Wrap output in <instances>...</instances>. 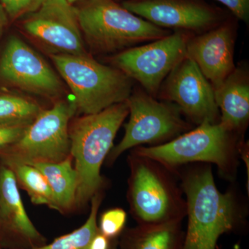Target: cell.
<instances>
[{
	"mask_svg": "<svg viewBox=\"0 0 249 249\" xmlns=\"http://www.w3.org/2000/svg\"><path fill=\"white\" fill-rule=\"evenodd\" d=\"M30 165L40 170L47 179L56 211L63 212L71 209L76 200L78 179L71 155L57 163H34Z\"/></svg>",
	"mask_w": 249,
	"mask_h": 249,
	"instance_id": "18",
	"label": "cell"
},
{
	"mask_svg": "<svg viewBox=\"0 0 249 249\" xmlns=\"http://www.w3.org/2000/svg\"><path fill=\"white\" fill-rule=\"evenodd\" d=\"M233 249H241L240 246L238 245H235L233 247Z\"/></svg>",
	"mask_w": 249,
	"mask_h": 249,
	"instance_id": "29",
	"label": "cell"
},
{
	"mask_svg": "<svg viewBox=\"0 0 249 249\" xmlns=\"http://www.w3.org/2000/svg\"><path fill=\"white\" fill-rule=\"evenodd\" d=\"M7 15L3 9L2 6L0 4V36L2 34V31L7 22Z\"/></svg>",
	"mask_w": 249,
	"mask_h": 249,
	"instance_id": "27",
	"label": "cell"
},
{
	"mask_svg": "<svg viewBox=\"0 0 249 249\" xmlns=\"http://www.w3.org/2000/svg\"><path fill=\"white\" fill-rule=\"evenodd\" d=\"M109 248H110V240L98 232L91 241L89 249H109Z\"/></svg>",
	"mask_w": 249,
	"mask_h": 249,
	"instance_id": "26",
	"label": "cell"
},
{
	"mask_svg": "<svg viewBox=\"0 0 249 249\" xmlns=\"http://www.w3.org/2000/svg\"><path fill=\"white\" fill-rule=\"evenodd\" d=\"M241 137L220 122H204L170 142L154 146H139L133 152L170 170L194 162L213 163L224 178H231L236 173Z\"/></svg>",
	"mask_w": 249,
	"mask_h": 249,
	"instance_id": "3",
	"label": "cell"
},
{
	"mask_svg": "<svg viewBox=\"0 0 249 249\" xmlns=\"http://www.w3.org/2000/svg\"><path fill=\"white\" fill-rule=\"evenodd\" d=\"M173 103L193 124H217L220 114L214 91L196 62L185 57L167 76L157 98Z\"/></svg>",
	"mask_w": 249,
	"mask_h": 249,
	"instance_id": "11",
	"label": "cell"
},
{
	"mask_svg": "<svg viewBox=\"0 0 249 249\" xmlns=\"http://www.w3.org/2000/svg\"><path fill=\"white\" fill-rule=\"evenodd\" d=\"M0 221L19 241L20 249L39 247L47 242L28 216L16 176L6 165L0 169Z\"/></svg>",
	"mask_w": 249,
	"mask_h": 249,
	"instance_id": "15",
	"label": "cell"
},
{
	"mask_svg": "<svg viewBox=\"0 0 249 249\" xmlns=\"http://www.w3.org/2000/svg\"><path fill=\"white\" fill-rule=\"evenodd\" d=\"M126 221L127 214L124 210H108L100 219L99 226H98L99 233L110 240L116 238L124 231Z\"/></svg>",
	"mask_w": 249,
	"mask_h": 249,
	"instance_id": "23",
	"label": "cell"
},
{
	"mask_svg": "<svg viewBox=\"0 0 249 249\" xmlns=\"http://www.w3.org/2000/svg\"><path fill=\"white\" fill-rule=\"evenodd\" d=\"M191 36L173 31L162 38L115 53L108 60L110 66L137 81L142 89L157 98L165 78L186 56V44Z\"/></svg>",
	"mask_w": 249,
	"mask_h": 249,
	"instance_id": "8",
	"label": "cell"
},
{
	"mask_svg": "<svg viewBox=\"0 0 249 249\" xmlns=\"http://www.w3.org/2000/svg\"><path fill=\"white\" fill-rule=\"evenodd\" d=\"M220 114L219 122L242 137L249 122V70L247 63H239L234 71L214 89Z\"/></svg>",
	"mask_w": 249,
	"mask_h": 249,
	"instance_id": "16",
	"label": "cell"
},
{
	"mask_svg": "<svg viewBox=\"0 0 249 249\" xmlns=\"http://www.w3.org/2000/svg\"><path fill=\"white\" fill-rule=\"evenodd\" d=\"M91 201V212L82 227L70 233L58 237L49 245L45 244L32 248L17 249H89L91 241L99 232L97 224L98 211L101 202L99 193L95 195Z\"/></svg>",
	"mask_w": 249,
	"mask_h": 249,
	"instance_id": "20",
	"label": "cell"
},
{
	"mask_svg": "<svg viewBox=\"0 0 249 249\" xmlns=\"http://www.w3.org/2000/svg\"><path fill=\"white\" fill-rule=\"evenodd\" d=\"M69 2L71 3V4H73V3L76 2V1H84V0H67ZM85 1H88V0H85Z\"/></svg>",
	"mask_w": 249,
	"mask_h": 249,
	"instance_id": "28",
	"label": "cell"
},
{
	"mask_svg": "<svg viewBox=\"0 0 249 249\" xmlns=\"http://www.w3.org/2000/svg\"><path fill=\"white\" fill-rule=\"evenodd\" d=\"M22 27L52 53L88 54L77 8L67 0H44L35 12L27 16Z\"/></svg>",
	"mask_w": 249,
	"mask_h": 249,
	"instance_id": "12",
	"label": "cell"
},
{
	"mask_svg": "<svg viewBox=\"0 0 249 249\" xmlns=\"http://www.w3.org/2000/svg\"><path fill=\"white\" fill-rule=\"evenodd\" d=\"M5 164L12 170L18 183L27 192L33 204L45 205L56 211L53 196L47 179L36 167L4 156Z\"/></svg>",
	"mask_w": 249,
	"mask_h": 249,
	"instance_id": "19",
	"label": "cell"
},
{
	"mask_svg": "<svg viewBox=\"0 0 249 249\" xmlns=\"http://www.w3.org/2000/svg\"><path fill=\"white\" fill-rule=\"evenodd\" d=\"M34 119H0V152L4 153L22 137Z\"/></svg>",
	"mask_w": 249,
	"mask_h": 249,
	"instance_id": "22",
	"label": "cell"
},
{
	"mask_svg": "<svg viewBox=\"0 0 249 249\" xmlns=\"http://www.w3.org/2000/svg\"><path fill=\"white\" fill-rule=\"evenodd\" d=\"M126 102L129 121L124 125V137L111 149L109 161L129 149L143 144L160 145L193 129L175 104L158 101L142 88L133 90Z\"/></svg>",
	"mask_w": 249,
	"mask_h": 249,
	"instance_id": "7",
	"label": "cell"
},
{
	"mask_svg": "<svg viewBox=\"0 0 249 249\" xmlns=\"http://www.w3.org/2000/svg\"><path fill=\"white\" fill-rule=\"evenodd\" d=\"M50 57L73 93L76 111L84 115L125 102L133 91V80L115 67L98 62L89 53H52Z\"/></svg>",
	"mask_w": 249,
	"mask_h": 249,
	"instance_id": "5",
	"label": "cell"
},
{
	"mask_svg": "<svg viewBox=\"0 0 249 249\" xmlns=\"http://www.w3.org/2000/svg\"><path fill=\"white\" fill-rule=\"evenodd\" d=\"M124 7L161 29L198 35L229 16L205 0H124Z\"/></svg>",
	"mask_w": 249,
	"mask_h": 249,
	"instance_id": "10",
	"label": "cell"
},
{
	"mask_svg": "<svg viewBox=\"0 0 249 249\" xmlns=\"http://www.w3.org/2000/svg\"><path fill=\"white\" fill-rule=\"evenodd\" d=\"M228 17L217 27L192 36L186 44V56L192 59L214 89L235 70L234 60L237 23Z\"/></svg>",
	"mask_w": 249,
	"mask_h": 249,
	"instance_id": "14",
	"label": "cell"
},
{
	"mask_svg": "<svg viewBox=\"0 0 249 249\" xmlns=\"http://www.w3.org/2000/svg\"><path fill=\"white\" fill-rule=\"evenodd\" d=\"M182 221L139 225L124 229L121 249H182L185 232Z\"/></svg>",
	"mask_w": 249,
	"mask_h": 249,
	"instance_id": "17",
	"label": "cell"
},
{
	"mask_svg": "<svg viewBox=\"0 0 249 249\" xmlns=\"http://www.w3.org/2000/svg\"><path fill=\"white\" fill-rule=\"evenodd\" d=\"M77 13L85 42L98 53H119L173 32L134 14L116 0H88Z\"/></svg>",
	"mask_w": 249,
	"mask_h": 249,
	"instance_id": "4",
	"label": "cell"
},
{
	"mask_svg": "<svg viewBox=\"0 0 249 249\" xmlns=\"http://www.w3.org/2000/svg\"><path fill=\"white\" fill-rule=\"evenodd\" d=\"M224 5L232 16L246 24L249 22V0H217Z\"/></svg>",
	"mask_w": 249,
	"mask_h": 249,
	"instance_id": "25",
	"label": "cell"
},
{
	"mask_svg": "<svg viewBox=\"0 0 249 249\" xmlns=\"http://www.w3.org/2000/svg\"><path fill=\"white\" fill-rule=\"evenodd\" d=\"M44 0H0L8 17L15 19L35 12Z\"/></svg>",
	"mask_w": 249,
	"mask_h": 249,
	"instance_id": "24",
	"label": "cell"
},
{
	"mask_svg": "<svg viewBox=\"0 0 249 249\" xmlns=\"http://www.w3.org/2000/svg\"><path fill=\"white\" fill-rule=\"evenodd\" d=\"M41 111L34 101L17 95L0 93V119H34Z\"/></svg>",
	"mask_w": 249,
	"mask_h": 249,
	"instance_id": "21",
	"label": "cell"
},
{
	"mask_svg": "<svg viewBox=\"0 0 249 249\" xmlns=\"http://www.w3.org/2000/svg\"><path fill=\"white\" fill-rule=\"evenodd\" d=\"M0 78L18 89L44 97H57L63 90L56 72L16 36L10 37L1 53Z\"/></svg>",
	"mask_w": 249,
	"mask_h": 249,
	"instance_id": "13",
	"label": "cell"
},
{
	"mask_svg": "<svg viewBox=\"0 0 249 249\" xmlns=\"http://www.w3.org/2000/svg\"><path fill=\"white\" fill-rule=\"evenodd\" d=\"M122 1H124V0H122Z\"/></svg>",
	"mask_w": 249,
	"mask_h": 249,
	"instance_id": "30",
	"label": "cell"
},
{
	"mask_svg": "<svg viewBox=\"0 0 249 249\" xmlns=\"http://www.w3.org/2000/svg\"><path fill=\"white\" fill-rule=\"evenodd\" d=\"M128 200L139 225L182 221L186 201L169 168L134 153L129 157Z\"/></svg>",
	"mask_w": 249,
	"mask_h": 249,
	"instance_id": "6",
	"label": "cell"
},
{
	"mask_svg": "<svg viewBox=\"0 0 249 249\" xmlns=\"http://www.w3.org/2000/svg\"><path fill=\"white\" fill-rule=\"evenodd\" d=\"M74 103L59 101L36 116L21 139L3 153L24 163H57L70 155L69 123Z\"/></svg>",
	"mask_w": 249,
	"mask_h": 249,
	"instance_id": "9",
	"label": "cell"
},
{
	"mask_svg": "<svg viewBox=\"0 0 249 249\" xmlns=\"http://www.w3.org/2000/svg\"><path fill=\"white\" fill-rule=\"evenodd\" d=\"M129 114L127 102L76 119L70 129V155L77 174L75 205H86L102 186L101 166L112 149L118 131Z\"/></svg>",
	"mask_w": 249,
	"mask_h": 249,
	"instance_id": "2",
	"label": "cell"
},
{
	"mask_svg": "<svg viewBox=\"0 0 249 249\" xmlns=\"http://www.w3.org/2000/svg\"><path fill=\"white\" fill-rule=\"evenodd\" d=\"M188 227L182 249H215L223 234L242 231L247 213L233 191L218 190L211 165L183 175Z\"/></svg>",
	"mask_w": 249,
	"mask_h": 249,
	"instance_id": "1",
	"label": "cell"
}]
</instances>
